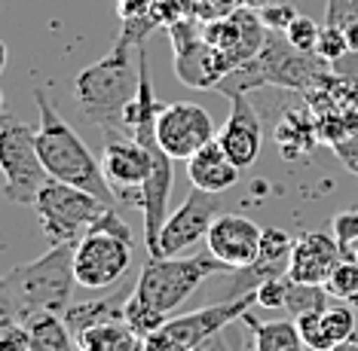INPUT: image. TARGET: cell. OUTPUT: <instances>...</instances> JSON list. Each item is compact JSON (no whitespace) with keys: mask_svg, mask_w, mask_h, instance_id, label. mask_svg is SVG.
Segmentation results:
<instances>
[{"mask_svg":"<svg viewBox=\"0 0 358 351\" xmlns=\"http://www.w3.org/2000/svg\"><path fill=\"white\" fill-rule=\"evenodd\" d=\"M141 86V46L117 40L104 59L74 77V104L101 135H129V107Z\"/></svg>","mask_w":358,"mask_h":351,"instance_id":"obj_1","label":"cell"},{"mask_svg":"<svg viewBox=\"0 0 358 351\" xmlns=\"http://www.w3.org/2000/svg\"><path fill=\"white\" fill-rule=\"evenodd\" d=\"M74 244H55L43 257L10 269L0 281L3 318L19 324H34L46 315H64L74 297Z\"/></svg>","mask_w":358,"mask_h":351,"instance_id":"obj_2","label":"cell"},{"mask_svg":"<svg viewBox=\"0 0 358 351\" xmlns=\"http://www.w3.org/2000/svg\"><path fill=\"white\" fill-rule=\"evenodd\" d=\"M34 104L40 113L37 150H40V159H43V168L50 171V177L62 184H71V186H80V190L99 195L101 202L117 208L120 199L113 193V186L108 184V177H104L101 159L92 156V150L86 147L83 137L55 110L46 89H34Z\"/></svg>","mask_w":358,"mask_h":351,"instance_id":"obj_3","label":"cell"},{"mask_svg":"<svg viewBox=\"0 0 358 351\" xmlns=\"http://www.w3.org/2000/svg\"><path fill=\"white\" fill-rule=\"evenodd\" d=\"M331 73L334 70L324 59H319L315 52H297L282 31H270L264 49L242 68L227 73L215 92L236 98L260 86H282V89H297V92L306 95L315 86H322Z\"/></svg>","mask_w":358,"mask_h":351,"instance_id":"obj_4","label":"cell"},{"mask_svg":"<svg viewBox=\"0 0 358 351\" xmlns=\"http://www.w3.org/2000/svg\"><path fill=\"white\" fill-rule=\"evenodd\" d=\"M211 275H230V269L215 257H150L148 254V263L141 266V275L132 284V290L157 312L172 318V312H178Z\"/></svg>","mask_w":358,"mask_h":351,"instance_id":"obj_5","label":"cell"},{"mask_svg":"<svg viewBox=\"0 0 358 351\" xmlns=\"http://www.w3.org/2000/svg\"><path fill=\"white\" fill-rule=\"evenodd\" d=\"M0 168H3V195L15 205H34L40 190L52 181L37 150V128L10 113L0 126Z\"/></svg>","mask_w":358,"mask_h":351,"instance_id":"obj_6","label":"cell"},{"mask_svg":"<svg viewBox=\"0 0 358 351\" xmlns=\"http://www.w3.org/2000/svg\"><path fill=\"white\" fill-rule=\"evenodd\" d=\"M104 208H113V205L101 202L99 195L80 190V186H71L62 181H50L34 202L40 230H43L50 248H55V244H77L92 230L95 220L104 214Z\"/></svg>","mask_w":358,"mask_h":351,"instance_id":"obj_7","label":"cell"},{"mask_svg":"<svg viewBox=\"0 0 358 351\" xmlns=\"http://www.w3.org/2000/svg\"><path fill=\"white\" fill-rule=\"evenodd\" d=\"M255 303H257L255 293H245V297L224 299L217 306H206L199 312L172 315L153 336H148V348L150 351H196L208 339H215L217 333H224L236 321H242Z\"/></svg>","mask_w":358,"mask_h":351,"instance_id":"obj_8","label":"cell"},{"mask_svg":"<svg viewBox=\"0 0 358 351\" xmlns=\"http://www.w3.org/2000/svg\"><path fill=\"white\" fill-rule=\"evenodd\" d=\"M169 40L175 49V73L190 89H217V83L233 73L221 49H215L196 28V19H175L169 24Z\"/></svg>","mask_w":358,"mask_h":351,"instance_id":"obj_9","label":"cell"},{"mask_svg":"<svg viewBox=\"0 0 358 351\" xmlns=\"http://www.w3.org/2000/svg\"><path fill=\"white\" fill-rule=\"evenodd\" d=\"M132 266V241L108 232H89L74 244V275L86 290L113 287Z\"/></svg>","mask_w":358,"mask_h":351,"instance_id":"obj_10","label":"cell"},{"mask_svg":"<svg viewBox=\"0 0 358 351\" xmlns=\"http://www.w3.org/2000/svg\"><path fill=\"white\" fill-rule=\"evenodd\" d=\"M215 137V122L206 107L193 101H162L157 117V141L175 162H190Z\"/></svg>","mask_w":358,"mask_h":351,"instance_id":"obj_11","label":"cell"},{"mask_svg":"<svg viewBox=\"0 0 358 351\" xmlns=\"http://www.w3.org/2000/svg\"><path fill=\"white\" fill-rule=\"evenodd\" d=\"M159 144H141L132 135H104L101 147V168L108 184L113 186L117 199H126L129 205L138 202V190L150 177L153 168V153Z\"/></svg>","mask_w":358,"mask_h":351,"instance_id":"obj_12","label":"cell"},{"mask_svg":"<svg viewBox=\"0 0 358 351\" xmlns=\"http://www.w3.org/2000/svg\"><path fill=\"white\" fill-rule=\"evenodd\" d=\"M217 214H221V202H217V195L193 186L190 195L181 202V208L172 211L169 220H166V226H162L157 257H178L181 251L193 248L196 241H206Z\"/></svg>","mask_w":358,"mask_h":351,"instance_id":"obj_13","label":"cell"},{"mask_svg":"<svg viewBox=\"0 0 358 351\" xmlns=\"http://www.w3.org/2000/svg\"><path fill=\"white\" fill-rule=\"evenodd\" d=\"M260 241H264V230L242 214H217L206 239L208 254L221 260L230 272H242L257 263Z\"/></svg>","mask_w":358,"mask_h":351,"instance_id":"obj_14","label":"cell"},{"mask_svg":"<svg viewBox=\"0 0 358 351\" xmlns=\"http://www.w3.org/2000/svg\"><path fill=\"white\" fill-rule=\"evenodd\" d=\"M217 144L239 168H251L257 162L260 147H264V128H260L257 110L248 104L245 95L230 98V117L217 135Z\"/></svg>","mask_w":358,"mask_h":351,"instance_id":"obj_15","label":"cell"},{"mask_svg":"<svg viewBox=\"0 0 358 351\" xmlns=\"http://www.w3.org/2000/svg\"><path fill=\"white\" fill-rule=\"evenodd\" d=\"M340 241L328 232H303L294 239V254H291L288 278L297 284H328L331 272L343 260Z\"/></svg>","mask_w":358,"mask_h":351,"instance_id":"obj_16","label":"cell"},{"mask_svg":"<svg viewBox=\"0 0 358 351\" xmlns=\"http://www.w3.org/2000/svg\"><path fill=\"white\" fill-rule=\"evenodd\" d=\"M294 321L306 348L331 351L334 345H340V342L355 333V308L349 303H337V306L331 303L324 312H309L294 318Z\"/></svg>","mask_w":358,"mask_h":351,"instance_id":"obj_17","label":"cell"},{"mask_svg":"<svg viewBox=\"0 0 358 351\" xmlns=\"http://www.w3.org/2000/svg\"><path fill=\"white\" fill-rule=\"evenodd\" d=\"M239 171L242 168L224 153V147L217 144V137L211 144H206L196 156L187 162L190 184L199 186V190H206V193H215V195H221V193L230 190V186H236Z\"/></svg>","mask_w":358,"mask_h":351,"instance_id":"obj_18","label":"cell"},{"mask_svg":"<svg viewBox=\"0 0 358 351\" xmlns=\"http://www.w3.org/2000/svg\"><path fill=\"white\" fill-rule=\"evenodd\" d=\"M132 293V290H129ZM129 293H110V297L104 299H89V303H74L64 312V324H68V330L77 336H83L86 330L99 327V324H110V321H123V308H126V299Z\"/></svg>","mask_w":358,"mask_h":351,"instance_id":"obj_19","label":"cell"},{"mask_svg":"<svg viewBox=\"0 0 358 351\" xmlns=\"http://www.w3.org/2000/svg\"><path fill=\"white\" fill-rule=\"evenodd\" d=\"M315 141H319V122H315L313 110L285 113V119L275 126V144H279L285 159L303 156V153L313 150Z\"/></svg>","mask_w":358,"mask_h":351,"instance_id":"obj_20","label":"cell"},{"mask_svg":"<svg viewBox=\"0 0 358 351\" xmlns=\"http://www.w3.org/2000/svg\"><path fill=\"white\" fill-rule=\"evenodd\" d=\"M242 324H248L255 351H306V342L297 330V321H257L248 312L242 318Z\"/></svg>","mask_w":358,"mask_h":351,"instance_id":"obj_21","label":"cell"},{"mask_svg":"<svg viewBox=\"0 0 358 351\" xmlns=\"http://www.w3.org/2000/svg\"><path fill=\"white\" fill-rule=\"evenodd\" d=\"M28 330H31V351H74V333L68 330L64 318L59 315L37 318Z\"/></svg>","mask_w":358,"mask_h":351,"instance_id":"obj_22","label":"cell"},{"mask_svg":"<svg viewBox=\"0 0 358 351\" xmlns=\"http://www.w3.org/2000/svg\"><path fill=\"white\" fill-rule=\"evenodd\" d=\"M135 339V333L126 327L123 321L99 324V327L86 330L83 336H77L80 351H126V345Z\"/></svg>","mask_w":358,"mask_h":351,"instance_id":"obj_23","label":"cell"},{"mask_svg":"<svg viewBox=\"0 0 358 351\" xmlns=\"http://www.w3.org/2000/svg\"><path fill=\"white\" fill-rule=\"evenodd\" d=\"M331 293L322 284H297L288 278V299H285V312H291L294 318L309 315V312H324L331 306Z\"/></svg>","mask_w":358,"mask_h":351,"instance_id":"obj_24","label":"cell"},{"mask_svg":"<svg viewBox=\"0 0 358 351\" xmlns=\"http://www.w3.org/2000/svg\"><path fill=\"white\" fill-rule=\"evenodd\" d=\"M169 318L162 315V312H157L153 306H148L141 297L132 290L129 293V299H126V308H123V324L129 330L135 333V336H141V339H148V336H153L162 324H166Z\"/></svg>","mask_w":358,"mask_h":351,"instance_id":"obj_25","label":"cell"},{"mask_svg":"<svg viewBox=\"0 0 358 351\" xmlns=\"http://www.w3.org/2000/svg\"><path fill=\"white\" fill-rule=\"evenodd\" d=\"M324 287H328V293H331L334 299L352 306L355 299H358V260L352 254H346L337 263V269L331 272V278H328Z\"/></svg>","mask_w":358,"mask_h":351,"instance_id":"obj_26","label":"cell"},{"mask_svg":"<svg viewBox=\"0 0 358 351\" xmlns=\"http://www.w3.org/2000/svg\"><path fill=\"white\" fill-rule=\"evenodd\" d=\"M324 22L343 28L349 40V52H358V0H328Z\"/></svg>","mask_w":358,"mask_h":351,"instance_id":"obj_27","label":"cell"},{"mask_svg":"<svg viewBox=\"0 0 358 351\" xmlns=\"http://www.w3.org/2000/svg\"><path fill=\"white\" fill-rule=\"evenodd\" d=\"M319 34H322V24L315 19H306V15H297V19L288 24V31H285L288 43L294 46L297 52H315V46H319Z\"/></svg>","mask_w":358,"mask_h":351,"instance_id":"obj_28","label":"cell"},{"mask_svg":"<svg viewBox=\"0 0 358 351\" xmlns=\"http://www.w3.org/2000/svg\"><path fill=\"white\" fill-rule=\"evenodd\" d=\"M343 52H349V40L343 34V28H337V24H322V34H319V46H315V55L324 59L328 64L340 61L343 59Z\"/></svg>","mask_w":358,"mask_h":351,"instance_id":"obj_29","label":"cell"},{"mask_svg":"<svg viewBox=\"0 0 358 351\" xmlns=\"http://www.w3.org/2000/svg\"><path fill=\"white\" fill-rule=\"evenodd\" d=\"M331 230H334V239H337L340 248H343V254H352L355 244H358V208L337 211L331 220Z\"/></svg>","mask_w":358,"mask_h":351,"instance_id":"obj_30","label":"cell"},{"mask_svg":"<svg viewBox=\"0 0 358 351\" xmlns=\"http://www.w3.org/2000/svg\"><path fill=\"white\" fill-rule=\"evenodd\" d=\"M31 348V330L28 324H19L13 318H3L0 327V351H28Z\"/></svg>","mask_w":358,"mask_h":351,"instance_id":"obj_31","label":"cell"},{"mask_svg":"<svg viewBox=\"0 0 358 351\" xmlns=\"http://www.w3.org/2000/svg\"><path fill=\"white\" fill-rule=\"evenodd\" d=\"M255 297H257V306H264V308H285V299H288V275L264 281L255 290Z\"/></svg>","mask_w":358,"mask_h":351,"instance_id":"obj_32","label":"cell"},{"mask_svg":"<svg viewBox=\"0 0 358 351\" xmlns=\"http://www.w3.org/2000/svg\"><path fill=\"white\" fill-rule=\"evenodd\" d=\"M260 13V19H264V24L270 31H288V24L297 19V13H294V6L291 3H266L264 10H257Z\"/></svg>","mask_w":358,"mask_h":351,"instance_id":"obj_33","label":"cell"},{"mask_svg":"<svg viewBox=\"0 0 358 351\" xmlns=\"http://www.w3.org/2000/svg\"><path fill=\"white\" fill-rule=\"evenodd\" d=\"M331 147H334V150H337V156L343 159L346 165H349V168H352L355 174H358V132H349V135H343L337 144H331Z\"/></svg>","mask_w":358,"mask_h":351,"instance_id":"obj_34","label":"cell"},{"mask_svg":"<svg viewBox=\"0 0 358 351\" xmlns=\"http://www.w3.org/2000/svg\"><path fill=\"white\" fill-rule=\"evenodd\" d=\"M157 0H117V10H120V19L129 22V19H141L153 10Z\"/></svg>","mask_w":358,"mask_h":351,"instance_id":"obj_35","label":"cell"},{"mask_svg":"<svg viewBox=\"0 0 358 351\" xmlns=\"http://www.w3.org/2000/svg\"><path fill=\"white\" fill-rule=\"evenodd\" d=\"M331 351H358V330L352 333V336H349V339H343V342H340V345H334Z\"/></svg>","mask_w":358,"mask_h":351,"instance_id":"obj_36","label":"cell"},{"mask_svg":"<svg viewBox=\"0 0 358 351\" xmlns=\"http://www.w3.org/2000/svg\"><path fill=\"white\" fill-rule=\"evenodd\" d=\"M126 351H150V348H148V339L135 336V339H132V342H129V345H126Z\"/></svg>","mask_w":358,"mask_h":351,"instance_id":"obj_37","label":"cell"},{"mask_svg":"<svg viewBox=\"0 0 358 351\" xmlns=\"http://www.w3.org/2000/svg\"><path fill=\"white\" fill-rule=\"evenodd\" d=\"M242 6H251V10H264L266 0H242Z\"/></svg>","mask_w":358,"mask_h":351,"instance_id":"obj_38","label":"cell"},{"mask_svg":"<svg viewBox=\"0 0 358 351\" xmlns=\"http://www.w3.org/2000/svg\"><path fill=\"white\" fill-rule=\"evenodd\" d=\"M352 257H355V260H358V248H355V251H352Z\"/></svg>","mask_w":358,"mask_h":351,"instance_id":"obj_39","label":"cell"},{"mask_svg":"<svg viewBox=\"0 0 358 351\" xmlns=\"http://www.w3.org/2000/svg\"><path fill=\"white\" fill-rule=\"evenodd\" d=\"M28 351H31V348H28Z\"/></svg>","mask_w":358,"mask_h":351,"instance_id":"obj_40","label":"cell"}]
</instances>
